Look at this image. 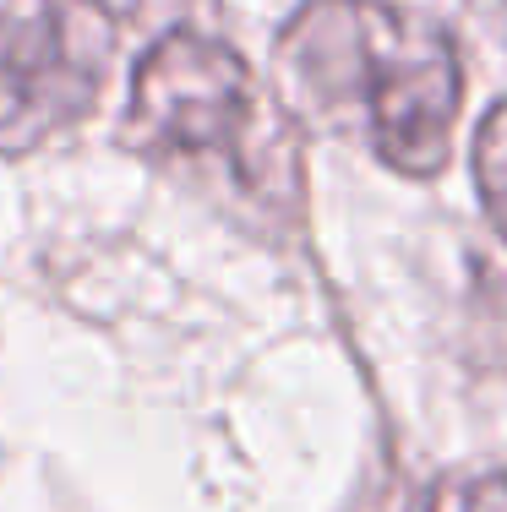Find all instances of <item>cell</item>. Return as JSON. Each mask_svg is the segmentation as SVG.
<instances>
[{"label":"cell","mask_w":507,"mask_h":512,"mask_svg":"<svg viewBox=\"0 0 507 512\" xmlns=\"http://www.w3.org/2000/svg\"><path fill=\"white\" fill-rule=\"evenodd\" d=\"M437 512H507V474H486V480L453 485Z\"/></svg>","instance_id":"obj_5"},{"label":"cell","mask_w":507,"mask_h":512,"mask_svg":"<svg viewBox=\"0 0 507 512\" xmlns=\"http://www.w3.org/2000/svg\"><path fill=\"white\" fill-rule=\"evenodd\" d=\"M93 104V66L50 17L0 22V153H28Z\"/></svg>","instance_id":"obj_3"},{"label":"cell","mask_w":507,"mask_h":512,"mask_svg":"<svg viewBox=\"0 0 507 512\" xmlns=\"http://www.w3.org/2000/svg\"><path fill=\"white\" fill-rule=\"evenodd\" d=\"M257 115L246 60L208 33H164L137 66L126 131L148 153H235Z\"/></svg>","instance_id":"obj_2"},{"label":"cell","mask_w":507,"mask_h":512,"mask_svg":"<svg viewBox=\"0 0 507 512\" xmlns=\"http://www.w3.org/2000/svg\"><path fill=\"white\" fill-rule=\"evenodd\" d=\"M279 71L300 104L355 126L398 175L448 164L464 71L431 17L388 0H306L279 33Z\"/></svg>","instance_id":"obj_1"},{"label":"cell","mask_w":507,"mask_h":512,"mask_svg":"<svg viewBox=\"0 0 507 512\" xmlns=\"http://www.w3.org/2000/svg\"><path fill=\"white\" fill-rule=\"evenodd\" d=\"M93 6L115 11V17H137V11H148V0H93Z\"/></svg>","instance_id":"obj_6"},{"label":"cell","mask_w":507,"mask_h":512,"mask_svg":"<svg viewBox=\"0 0 507 512\" xmlns=\"http://www.w3.org/2000/svg\"><path fill=\"white\" fill-rule=\"evenodd\" d=\"M475 186H480V202H486L491 224L507 240V99L491 104V115L475 131Z\"/></svg>","instance_id":"obj_4"}]
</instances>
